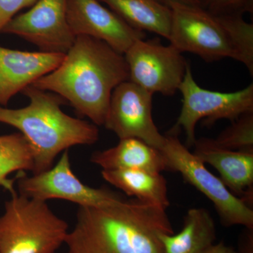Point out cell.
<instances>
[{
    "label": "cell",
    "mask_w": 253,
    "mask_h": 253,
    "mask_svg": "<svg viewBox=\"0 0 253 253\" xmlns=\"http://www.w3.org/2000/svg\"><path fill=\"white\" fill-rule=\"evenodd\" d=\"M76 219L68 253H164L160 234H174L166 208L136 199L79 207Z\"/></svg>",
    "instance_id": "1"
},
{
    "label": "cell",
    "mask_w": 253,
    "mask_h": 253,
    "mask_svg": "<svg viewBox=\"0 0 253 253\" xmlns=\"http://www.w3.org/2000/svg\"><path fill=\"white\" fill-rule=\"evenodd\" d=\"M127 81L124 55L104 42L77 36L61 64L32 85L59 95L97 126H104L113 91Z\"/></svg>",
    "instance_id": "2"
},
{
    "label": "cell",
    "mask_w": 253,
    "mask_h": 253,
    "mask_svg": "<svg viewBox=\"0 0 253 253\" xmlns=\"http://www.w3.org/2000/svg\"><path fill=\"white\" fill-rule=\"evenodd\" d=\"M22 92L29 99V104L18 109L0 106V123L16 128L31 145L33 174L52 167L58 155L66 150L99 140L97 126L63 112L61 106L64 99L59 95L32 84Z\"/></svg>",
    "instance_id": "3"
},
{
    "label": "cell",
    "mask_w": 253,
    "mask_h": 253,
    "mask_svg": "<svg viewBox=\"0 0 253 253\" xmlns=\"http://www.w3.org/2000/svg\"><path fill=\"white\" fill-rule=\"evenodd\" d=\"M0 216V253H56L69 231L45 201L30 199L16 189Z\"/></svg>",
    "instance_id": "4"
},
{
    "label": "cell",
    "mask_w": 253,
    "mask_h": 253,
    "mask_svg": "<svg viewBox=\"0 0 253 253\" xmlns=\"http://www.w3.org/2000/svg\"><path fill=\"white\" fill-rule=\"evenodd\" d=\"M169 44L207 62L230 58L244 63L233 15H214L201 6L172 4Z\"/></svg>",
    "instance_id": "5"
},
{
    "label": "cell",
    "mask_w": 253,
    "mask_h": 253,
    "mask_svg": "<svg viewBox=\"0 0 253 253\" xmlns=\"http://www.w3.org/2000/svg\"><path fill=\"white\" fill-rule=\"evenodd\" d=\"M161 152L168 169L180 173L184 180L212 201L221 224L253 229V210L232 194L219 178L210 172L201 160L181 144L174 134L166 136Z\"/></svg>",
    "instance_id": "6"
},
{
    "label": "cell",
    "mask_w": 253,
    "mask_h": 253,
    "mask_svg": "<svg viewBox=\"0 0 253 253\" xmlns=\"http://www.w3.org/2000/svg\"><path fill=\"white\" fill-rule=\"evenodd\" d=\"M179 91L182 95L180 114L171 133L179 128L185 131L186 144L194 146L196 126L200 120L211 126L219 120L236 121L243 115L253 112V84L234 92H220L201 87L188 66Z\"/></svg>",
    "instance_id": "7"
},
{
    "label": "cell",
    "mask_w": 253,
    "mask_h": 253,
    "mask_svg": "<svg viewBox=\"0 0 253 253\" xmlns=\"http://www.w3.org/2000/svg\"><path fill=\"white\" fill-rule=\"evenodd\" d=\"M129 81L151 94L173 96L179 90L189 66L174 46L156 40L136 41L124 54Z\"/></svg>",
    "instance_id": "8"
},
{
    "label": "cell",
    "mask_w": 253,
    "mask_h": 253,
    "mask_svg": "<svg viewBox=\"0 0 253 253\" xmlns=\"http://www.w3.org/2000/svg\"><path fill=\"white\" fill-rule=\"evenodd\" d=\"M19 172L16 176L18 193L26 197L45 201L61 199L79 207L106 206L123 199L106 189H95L78 179L71 168L68 150L63 151L57 163L43 172L31 176Z\"/></svg>",
    "instance_id": "9"
},
{
    "label": "cell",
    "mask_w": 253,
    "mask_h": 253,
    "mask_svg": "<svg viewBox=\"0 0 253 253\" xmlns=\"http://www.w3.org/2000/svg\"><path fill=\"white\" fill-rule=\"evenodd\" d=\"M152 94L132 82H123L111 94L104 126L120 139L136 138L161 151L166 136L152 117Z\"/></svg>",
    "instance_id": "10"
},
{
    "label": "cell",
    "mask_w": 253,
    "mask_h": 253,
    "mask_svg": "<svg viewBox=\"0 0 253 253\" xmlns=\"http://www.w3.org/2000/svg\"><path fill=\"white\" fill-rule=\"evenodd\" d=\"M1 33L21 37L41 51L66 54L76 37L67 19V0H37L31 9L16 15Z\"/></svg>",
    "instance_id": "11"
},
{
    "label": "cell",
    "mask_w": 253,
    "mask_h": 253,
    "mask_svg": "<svg viewBox=\"0 0 253 253\" xmlns=\"http://www.w3.org/2000/svg\"><path fill=\"white\" fill-rule=\"evenodd\" d=\"M67 19L73 34L104 42L124 55L145 32L135 29L99 0H67Z\"/></svg>",
    "instance_id": "12"
},
{
    "label": "cell",
    "mask_w": 253,
    "mask_h": 253,
    "mask_svg": "<svg viewBox=\"0 0 253 253\" xmlns=\"http://www.w3.org/2000/svg\"><path fill=\"white\" fill-rule=\"evenodd\" d=\"M65 54L20 51L0 46V106L56 69Z\"/></svg>",
    "instance_id": "13"
},
{
    "label": "cell",
    "mask_w": 253,
    "mask_h": 253,
    "mask_svg": "<svg viewBox=\"0 0 253 253\" xmlns=\"http://www.w3.org/2000/svg\"><path fill=\"white\" fill-rule=\"evenodd\" d=\"M193 154L215 168L232 194L242 196L253 187V151H231L213 146L207 138L196 139Z\"/></svg>",
    "instance_id": "14"
},
{
    "label": "cell",
    "mask_w": 253,
    "mask_h": 253,
    "mask_svg": "<svg viewBox=\"0 0 253 253\" xmlns=\"http://www.w3.org/2000/svg\"><path fill=\"white\" fill-rule=\"evenodd\" d=\"M90 161L102 170L141 169L156 173L168 170L163 153L136 138L120 139L116 146L94 152Z\"/></svg>",
    "instance_id": "15"
},
{
    "label": "cell",
    "mask_w": 253,
    "mask_h": 253,
    "mask_svg": "<svg viewBox=\"0 0 253 253\" xmlns=\"http://www.w3.org/2000/svg\"><path fill=\"white\" fill-rule=\"evenodd\" d=\"M215 224L204 208H191L184 217L182 229L177 234H161L164 253H201L214 244Z\"/></svg>",
    "instance_id": "16"
},
{
    "label": "cell",
    "mask_w": 253,
    "mask_h": 253,
    "mask_svg": "<svg viewBox=\"0 0 253 253\" xmlns=\"http://www.w3.org/2000/svg\"><path fill=\"white\" fill-rule=\"evenodd\" d=\"M131 27L168 40L171 9L159 0H99Z\"/></svg>",
    "instance_id": "17"
},
{
    "label": "cell",
    "mask_w": 253,
    "mask_h": 253,
    "mask_svg": "<svg viewBox=\"0 0 253 253\" xmlns=\"http://www.w3.org/2000/svg\"><path fill=\"white\" fill-rule=\"evenodd\" d=\"M105 181L134 199L162 206H169L167 181L161 173L141 169L102 170Z\"/></svg>",
    "instance_id": "18"
},
{
    "label": "cell",
    "mask_w": 253,
    "mask_h": 253,
    "mask_svg": "<svg viewBox=\"0 0 253 253\" xmlns=\"http://www.w3.org/2000/svg\"><path fill=\"white\" fill-rule=\"evenodd\" d=\"M34 170V156L28 141L21 133L0 136V186L11 192L15 179L8 176L14 172Z\"/></svg>",
    "instance_id": "19"
},
{
    "label": "cell",
    "mask_w": 253,
    "mask_h": 253,
    "mask_svg": "<svg viewBox=\"0 0 253 253\" xmlns=\"http://www.w3.org/2000/svg\"><path fill=\"white\" fill-rule=\"evenodd\" d=\"M213 146L231 151H253V112L246 113L224 129L216 139H208Z\"/></svg>",
    "instance_id": "20"
},
{
    "label": "cell",
    "mask_w": 253,
    "mask_h": 253,
    "mask_svg": "<svg viewBox=\"0 0 253 253\" xmlns=\"http://www.w3.org/2000/svg\"><path fill=\"white\" fill-rule=\"evenodd\" d=\"M204 9L214 15L252 13L253 0H205Z\"/></svg>",
    "instance_id": "21"
},
{
    "label": "cell",
    "mask_w": 253,
    "mask_h": 253,
    "mask_svg": "<svg viewBox=\"0 0 253 253\" xmlns=\"http://www.w3.org/2000/svg\"><path fill=\"white\" fill-rule=\"evenodd\" d=\"M37 0H0V33L18 11L33 6Z\"/></svg>",
    "instance_id": "22"
},
{
    "label": "cell",
    "mask_w": 253,
    "mask_h": 253,
    "mask_svg": "<svg viewBox=\"0 0 253 253\" xmlns=\"http://www.w3.org/2000/svg\"><path fill=\"white\" fill-rule=\"evenodd\" d=\"M238 253H253V229H247L240 236Z\"/></svg>",
    "instance_id": "23"
},
{
    "label": "cell",
    "mask_w": 253,
    "mask_h": 253,
    "mask_svg": "<svg viewBox=\"0 0 253 253\" xmlns=\"http://www.w3.org/2000/svg\"><path fill=\"white\" fill-rule=\"evenodd\" d=\"M201 253H238L237 251L229 246H226L223 242L217 244L211 245Z\"/></svg>",
    "instance_id": "24"
},
{
    "label": "cell",
    "mask_w": 253,
    "mask_h": 253,
    "mask_svg": "<svg viewBox=\"0 0 253 253\" xmlns=\"http://www.w3.org/2000/svg\"><path fill=\"white\" fill-rule=\"evenodd\" d=\"M159 1L168 6L172 4H181L204 7L205 2V0H159Z\"/></svg>",
    "instance_id": "25"
}]
</instances>
